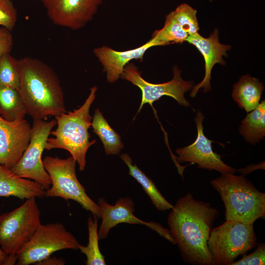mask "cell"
Listing matches in <instances>:
<instances>
[{
    "label": "cell",
    "mask_w": 265,
    "mask_h": 265,
    "mask_svg": "<svg viewBox=\"0 0 265 265\" xmlns=\"http://www.w3.org/2000/svg\"><path fill=\"white\" fill-rule=\"evenodd\" d=\"M218 215L216 208L209 203L195 200L190 193L181 197L173 206L167 223L170 233L186 263L212 265L208 241Z\"/></svg>",
    "instance_id": "obj_1"
},
{
    "label": "cell",
    "mask_w": 265,
    "mask_h": 265,
    "mask_svg": "<svg viewBox=\"0 0 265 265\" xmlns=\"http://www.w3.org/2000/svg\"><path fill=\"white\" fill-rule=\"evenodd\" d=\"M18 89L26 113L33 119L47 120L67 112L60 80L42 61L27 56L18 59Z\"/></svg>",
    "instance_id": "obj_2"
},
{
    "label": "cell",
    "mask_w": 265,
    "mask_h": 265,
    "mask_svg": "<svg viewBox=\"0 0 265 265\" xmlns=\"http://www.w3.org/2000/svg\"><path fill=\"white\" fill-rule=\"evenodd\" d=\"M97 90V87L93 86L84 103L78 109L54 117L57 127L50 133L54 137H49L45 146L47 150L62 149L69 152L78 163L80 171L85 169L87 150L96 141L89 140L88 130L92 119L90 108Z\"/></svg>",
    "instance_id": "obj_3"
},
{
    "label": "cell",
    "mask_w": 265,
    "mask_h": 265,
    "mask_svg": "<svg viewBox=\"0 0 265 265\" xmlns=\"http://www.w3.org/2000/svg\"><path fill=\"white\" fill-rule=\"evenodd\" d=\"M211 181L225 208L226 220L253 224L265 215V194L259 191L244 175L221 173Z\"/></svg>",
    "instance_id": "obj_4"
},
{
    "label": "cell",
    "mask_w": 265,
    "mask_h": 265,
    "mask_svg": "<svg viewBox=\"0 0 265 265\" xmlns=\"http://www.w3.org/2000/svg\"><path fill=\"white\" fill-rule=\"evenodd\" d=\"M253 224L226 220L212 228L208 241L212 265H231L239 255H245L257 244Z\"/></svg>",
    "instance_id": "obj_5"
},
{
    "label": "cell",
    "mask_w": 265,
    "mask_h": 265,
    "mask_svg": "<svg viewBox=\"0 0 265 265\" xmlns=\"http://www.w3.org/2000/svg\"><path fill=\"white\" fill-rule=\"evenodd\" d=\"M36 198L26 199L14 210L0 215V247L9 256L18 251L32 238L41 225Z\"/></svg>",
    "instance_id": "obj_6"
},
{
    "label": "cell",
    "mask_w": 265,
    "mask_h": 265,
    "mask_svg": "<svg viewBox=\"0 0 265 265\" xmlns=\"http://www.w3.org/2000/svg\"><path fill=\"white\" fill-rule=\"evenodd\" d=\"M43 162L51 179V186L46 190L45 197H58L75 201L85 210L100 217L98 205L87 194L84 187L77 178V162L71 156L66 159L46 156Z\"/></svg>",
    "instance_id": "obj_7"
},
{
    "label": "cell",
    "mask_w": 265,
    "mask_h": 265,
    "mask_svg": "<svg viewBox=\"0 0 265 265\" xmlns=\"http://www.w3.org/2000/svg\"><path fill=\"white\" fill-rule=\"evenodd\" d=\"M80 244L61 223L39 226L31 239L17 253V265H29L63 249H79Z\"/></svg>",
    "instance_id": "obj_8"
},
{
    "label": "cell",
    "mask_w": 265,
    "mask_h": 265,
    "mask_svg": "<svg viewBox=\"0 0 265 265\" xmlns=\"http://www.w3.org/2000/svg\"><path fill=\"white\" fill-rule=\"evenodd\" d=\"M56 125L55 119H33L29 143L21 158L11 169L19 176L33 180L47 190L51 186V179L46 170L42 159L49 135Z\"/></svg>",
    "instance_id": "obj_9"
},
{
    "label": "cell",
    "mask_w": 265,
    "mask_h": 265,
    "mask_svg": "<svg viewBox=\"0 0 265 265\" xmlns=\"http://www.w3.org/2000/svg\"><path fill=\"white\" fill-rule=\"evenodd\" d=\"M173 77L171 80L155 84L143 79L137 68L132 63H129L125 67L120 78L131 82L141 91L142 99L137 113L145 104H149L153 108V103L163 96L173 98L184 106H190L185 97V93L192 89L194 82L184 80L181 75V71L177 66L173 67Z\"/></svg>",
    "instance_id": "obj_10"
},
{
    "label": "cell",
    "mask_w": 265,
    "mask_h": 265,
    "mask_svg": "<svg viewBox=\"0 0 265 265\" xmlns=\"http://www.w3.org/2000/svg\"><path fill=\"white\" fill-rule=\"evenodd\" d=\"M98 205L99 207L100 217L102 218V222L98 231L99 239L106 238L110 230L116 225L122 223H127L146 226L172 244H176L169 230L164 228L159 223L154 221H144L134 215V205L131 198H120L114 205H112L107 203L103 198L100 197L98 199Z\"/></svg>",
    "instance_id": "obj_11"
},
{
    "label": "cell",
    "mask_w": 265,
    "mask_h": 265,
    "mask_svg": "<svg viewBox=\"0 0 265 265\" xmlns=\"http://www.w3.org/2000/svg\"><path fill=\"white\" fill-rule=\"evenodd\" d=\"M41 2L54 24L77 30L93 19L102 0H41Z\"/></svg>",
    "instance_id": "obj_12"
},
{
    "label": "cell",
    "mask_w": 265,
    "mask_h": 265,
    "mask_svg": "<svg viewBox=\"0 0 265 265\" xmlns=\"http://www.w3.org/2000/svg\"><path fill=\"white\" fill-rule=\"evenodd\" d=\"M204 119L203 114L199 110H198L194 119L197 130V137L190 145L176 150L179 155L175 157L176 162L196 163L199 168L215 170L221 173L229 172L234 174L237 170L225 164L221 160V156L213 151L212 141L207 138L204 133Z\"/></svg>",
    "instance_id": "obj_13"
},
{
    "label": "cell",
    "mask_w": 265,
    "mask_h": 265,
    "mask_svg": "<svg viewBox=\"0 0 265 265\" xmlns=\"http://www.w3.org/2000/svg\"><path fill=\"white\" fill-rule=\"evenodd\" d=\"M31 126L23 119L8 121L0 116V165L13 168L27 148Z\"/></svg>",
    "instance_id": "obj_14"
},
{
    "label": "cell",
    "mask_w": 265,
    "mask_h": 265,
    "mask_svg": "<svg viewBox=\"0 0 265 265\" xmlns=\"http://www.w3.org/2000/svg\"><path fill=\"white\" fill-rule=\"evenodd\" d=\"M186 41L194 46L202 54L205 61V75L203 80L191 89L190 96L194 98L200 89L203 88L204 93L211 89V72L214 65L219 63L225 65L223 56H227L226 52L231 48V46L220 43L218 30L215 29L209 37L205 38L198 32L188 35Z\"/></svg>",
    "instance_id": "obj_15"
},
{
    "label": "cell",
    "mask_w": 265,
    "mask_h": 265,
    "mask_svg": "<svg viewBox=\"0 0 265 265\" xmlns=\"http://www.w3.org/2000/svg\"><path fill=\"white\" fill-rule=\"evenodd\" d=\"M155 45L150 41L138 48L125 51H117L103 46L95 48L94 53L104 67L108 82L113 83L122 74L125 67L132 59H143L145 52Z\"/></svg>",
    "instance_id": "obj_16"
},
{
    "label": "cell",
    "mask_w": 265,
    "mask_h": 265,
    "mask_svg": "<svg viewBox=\"0 0 265 265\" xmlns=\"http://www.w3.org/2000/svg\"><path fill=\"white\" fill-rule=\"evenodd\" d=\"M46 190L37 182L21 177L0 165V197H16L22 200L45 197Z\"/></svg>",
    "instance_id": "obj_17"
},
{
    "label": "cell",
    "mask_w": 265,
    "mask_h": 265,
    "mask_svg": "<svg viewBox=\"0 0 265 265\" xmlns=\"http://www.w3.org/2000/svg\"><path fill=\"white\" fill-rule=\"evenodd\" d=\"M264 89L263 82L246 74L234 84L232 97L240 108L248 113L260 104Z\"/></svg>",
    "instance_id": "obj_18"
},
{
    "label": "cell",
    "mask_w": 265,
    "mask_h": 265,
    "mask_svg": "<svg viewBox=\"0 0 265 265\" xmlns=\"http://www.w3.org/2000/svg\"><path fill=\"white\" fill-rule=\"evenodd\" d=\"M121 159L128 166L129 174L134 178L142 186L150 197L153 204L159 211L172 209L174 205L168 202L156 186L154 183L136 165L127 154H123Z\"/></svg>",
    "instance_id": "obj_19"
},
{
    "label": "cell",
    "mask_w": 265,
    "mask_h": 265,
    "mask_svg": "<svg viewBox=\"0 0 265 265\" xmlns=\"http://www.w3.org/2000/svg\"><path fill=\"white\" fill-rule=\"evenodd\" d=\"M239 133L248 143L254 145L265 136V102L262 101L241 121Z\"/></svg>",
    "instance_id": "obj_20"
},
{
    "label": "cell",
    "mask_w": 265,
    "mask_h": 265,
    "mask_svg": "<svg viewBox=\"0 0 265 265\" xmlns=\"http://www.w3.org/2000/svg\"><path fill=\"white\" fill-rule=\"evenodd\" d=\"M93 132L101 139L106 155L118 154L124 147L120 136L109 125L98 108L91 121Z\"/></svg>",
    "instance_id": "obj_21"
},
{
    "label": "cell",
    "mask_w": 265,
    "mask_h": 265,
    "mask_svg": "<svg viewBox=\"0 0 265 265\" xmlns=\"http://www.w3.org/2000/svg\"><path fill=\"white\" fill-rule=\"evenodd\" d=\"M26 111L17 89L0 86V116L8 121L24 119Z\"/></svg>",
    "instance_id": "obj_22"
},
{
    "label": "cell",
    "mask_w": 265,
    "mask_h": 265,
    "mask_svg": "<svg viewBox=\"0 0 265 265\" xmlns=\"http://www.w3.org/2000/svg\"><path fill=\"white\" fill-rule=\"evenodd\" d=\"M188 35L171 12L166 15L163 27L155 31L149 41L155 46H165L186 42Z\"/></svg>",
    "instance_id": "obj_23"
},
{
    "label": "cell",
    "mask_w": 265,
    "mask_h": 265,
    "mask_svg": "<svg viewBox=\"0 0 265 265\" xmlns=\"http://www.w3.org/2000/svg\"><path fill=\"white\" fill-rule=\"evenodd\" d=\"M87 219L88 231V243L87 246L80 245L79 249L86 256V265H106L105 257L101 253L99 247L98 232V217L93 215Z\"/></svg>",
    "instance_id": "obj_24"
},
{
    "label": "cell",
    "mask_w": 265,
    "mask_h": 265,
    "mask_svg": "<svg viewBox=\"0 0 265 265\" xmlns=\"http://www.w3.org/2000/svg\"><path fill=\"white\" fill-rule=\"evenodd\" d=\"M20 83L18 59L10 53L0 56V86L17 89Z\"/></svg>",
    "instance_id": "obj_25"
},
{
    "label": "cell",
    "mask_w": 265,
    "mask_h": 265,
    "mask_svg": "<svg viewBox=\"0 0 265 265\" xmlns=\"http://www.w3.org/2000/svg\"><path fill=\"white\" fill-rule=\"evenodd\" d=\"M171 12L175 19L189 35L198 33L199 27L195 9L184 3Z\"/></svg>",
    "instance_id": "obj_26"
},
{
    "label": "cell",
    "mask_w": 265,
    "mask_h": 265,
    "mask_svg": "<svg viewBox=\"0 0 265 265\" xmlns=\"http://www.w3.org/2000/svg\"><path fill=\"white\" fill-rule=\"evenodd\" d=\"M18 14L11 0H0V26L12 31L16 25Z\"/></svg>",
    "instance_id": "obj_27"
},
{
    "label": "cell",
    "mask_w": 265,
    "mask_h": 265,
    "mask_svg": "<svg viewBox=\"0 0 265 265\" xmlns=\"http://www.w3.org/2000/svg\"><path fill=\"white\" fill-rule=\"evenodd\" d=\"M265 244H258L255 250L237 262H233L231 265H261L265 264Z\"/></svg>",
    "instance_id": "obj_28"
},
{
    "label": "cell",
    "mask_w": 265,
    "mask_h": 265,
    "mask_svg": "<svg viewBox=\"0 0 265 265\" xmlns=\"http://www.w3.org/2000/svg\"><path fill=\"white\" fill-rule=\"evenodd\" d=\"M13 44V38L11 31L4 27H0V56L10 52Z\"/></svg>",
    "instance_id": "obj_29"
},
{
    "label": "cell",
    "mask_w": 265,
    "mask_h": 265,
    "mask_svg": "<svg viewBox=\"0 0 265 265\" xmlns=\"http://www.w3.org/2000/svg\"><path fill=\"white\" fill-rule=\"evenodd\" d=\"M65 260L63 258L51 257V256L35 263L37 265H64Z\"/></svg>",
    "instance_id": "obj_30"
},
{
    "label": "cell",
    "mask_w": 265,
    "mask_h": 265,
    "mask_svg": "<svg viewBox=\"0 0 265 265\" xmlns=\"http://www.w3.org/2000/svg\"><path fill=\"white\" fill-rule=\"evenodd\" d=\"M16 257H11L4 253L0 247V265H13L17 262Z\"/></svg>",
    "instance_id": "obj_31"
},
{
    "label": "cell",
    "mask_w": 265,
    "mask_h": 265,
    "mask_svg": "<svg viewBox=\"0 0 265 265\" xmlns=\"http://www.w3.org/2000/svg\"><path fill=\"white\" fill-rule=\"evenodd\" d=\"M211 2L213 0H209Z\"/></svg>",
    "instance_id": "obj_32"
}]
</instances>
